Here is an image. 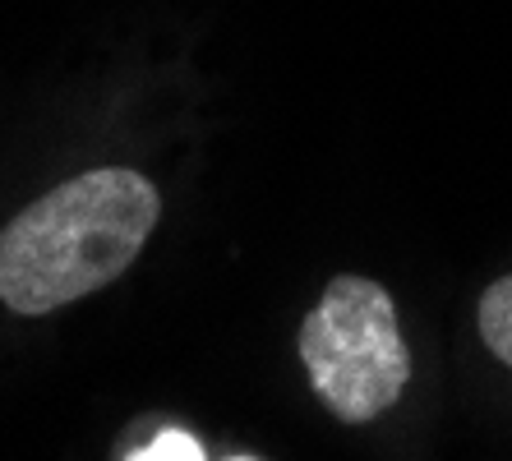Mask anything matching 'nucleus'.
Returning <instances> with one entry per match:
<instances>
[{"instance_id":"obj_4","label":"nucleus","mask_w":512,"mask_h":461,"mask_svg":"<svg viewBox=\"0 0 512 461\" xmlns=\"http://www.w3.org/2000/svg\"><path fill=\"white\" fill-rule=\"evenodd\" d=\"M130 461H203V448L194 443L190 434H180V429H167V434H157L143 452H134Z\"/></svg>"},{"instance_id":"obj_1","label":"nucleus","mask_w":512,"mask_h":461,"mask_svg":"<svg viewBox=\"0 0 512 461\" xmlns=\"http://www.w3.org/2000/svg\"><path fill=\"white\" fill-rule=\"evenodd\" d=\"M157 213V190L139 171L102 166L65 180L0 231V300L33 319L116 282Z\"/></svg>"},{"instance_id":"obj_3","label":"nucleus","mask_w":512,"mask_h":461,"mask_svg":"<svg viewBox=\"0 0 512 461\" xmlns=\"http://www.w3.org/2000/svg\"><path fill=\"white\" fill-rule=\"evenodd\" d=\"M480 337L512 369V272L480 296Z\"/></svg>"},{"instance_id":"obj_2","label":"nucleus","mask_w":512,"mask_h":461,"mask_svg":"<svg viewBox=\"0 0 512 461\" xmlns=\"http://www.w3.org/2000/svg\"><path fill=\"white\" fill-rule=\"evenodd\" d=\"M300 360L310 369L319 402L337 420L365 425L383 415L411 379L393 296L374 277H333L323 300L305 314Z\"/></svg>"}]
</instances>
